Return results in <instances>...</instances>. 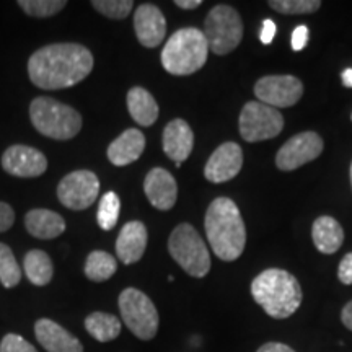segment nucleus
Segmentation results:
<instances>
[{
    "label": "nucleus",
    "instance_id": "obj_36",
    "mask_svg": "<svg viewBox=\"0 0 352 352\" xmlns=\"http://www.w3.org/2000/svg\"><path fill=\"white\" fill-rule=\"evenodd\" d=\"M276 23L270 19H266L263 21V28L261 33H259V39H261L263 44H271L272 39L276 36Z\"/></svg>",
    "mask_w": 352,
    "mask_h": 352
},
{
    "label": "nucleus",
    "instance_id": "obj_41",
    "mask_svg": "<svg viewBox=\"0 0 352 352\" xmlns=\"http://www.w3.org/2000/svg\"><path fill=\"white\" fill-rule=\"evenodd\" d=\"M351 183H352V164H351Z\"/></svg>",
    "mask_w": 352,
    "mask_h": 352
},
{
    "label": "nucleus",
    "instance_id": "obj_39",
    "mask_svg": "<svg viewBox=\"0 0 352 352\" xmlns=\"http://www.w3.org/2000/svg\"><path fill=\"white\" fill-rule=\"evenodd\" d=\"M175 6L184 8V10H195V8L202 6V2L201 0H176Z\"/></svg>",
    "mask_w": 352,
    "mask_h": 352
},
{
    "label": "nucleus",
    "instance_id": "obj_1",
    "mask_svg": "<svg viewBox=\"0 0 352 352\" xmlns=\"http://www.w3.org/2000/svg\"><path fill=\"white\" fill-rule=\"evenodd\" d=\"M94 69V54L77 43L43 46L28 60V76L34 87L60 90L85 80Z\"/></svg>",
    "mask_w": 352,
    "mask_h": 352
},
{
    "label": "nucleus",
    "instance_id": "obj_30",
    "mask_svg": "<svg viewBox=\"0 0 352 352\" xmlns=\"http://www.w3.org/2000/svg\"><path fill=\"white\" fill-rule=\"evenodd\" d=\"M267 6L283 15H308L321 7L320 0H270Z\"/></svg>",
    "mask_w": 352,
    "mask_h": 352
},
{
    "label": "nucleus",
    "instance_id": "obj_31",
    "mask_svg": "<svg viewBox=\"0 0 352 352\" xmlns=\"http://www.w3.org/2000/svg\"><path fill=\"white\" fill-rule=\"evenodd\" d=\"M91 7L108 19L122 20L129 16L134 2L132 0H94Z\"/></svg>",
    "mask_w": 352,
    "mask_h": 352
},
{
    "label": "nucleus",
    "instance_id": "obj_22",
    "mask_svg": "<svg viewBox=\"0 0 352 352\" xmlns=\"http://www.w3.org/2000/svg\"><path fill=\"white\" fill-rule=\"evenodd\" d=\"M311 239L316 250L323 254H333L342 246L344 241V232L336 219L323 215L314 222L311 227Z\"/></svg>",
    "mask_w": 352,
    "mask_h": 352
},
{
    "label": "nucleus",
    "instance_id": "obj_14",
    "mask_svg": "<svg viewBox=\"0 0 352 352\" xmlns=\"http://www.w3.org/2000/svg\"><path fill=\"white\" fill-rule=\"evenodd\" d=\"M243 166V152L236 142H226L214 151L204 168L210 183H226L235 178Z\"/></svg>",
    "mask_w": 352,
    "mask_h": 352
},
{
    "label": "nucleus",
    "instance_id": "obj_28",
    "mask_svg": "<svg viewBox=\"0 0 352 352\" xmlns=\"http://www.w3.org/2000/svg\"><path fill=\"white\" fill-rule=\"evenodd\" d=\"M120 209H121V199L120 196L114 191H108L107 195L101 197L98 206V214H96V220L98 226L103 230H111L116 227L118 219H120Z\"/></svg>",
    "mask_w": 352,
    "mask_h": 352
},
{
    "label": "nucleus",
    "instance_id": "obj_3",
    "mask_svg": "<svg viewBox=\"0 0 352 352\" xmlns=\"http://www.w3.org/2000/svg\"><path fill=\"white\" fill-rule=\"evenodd\" d=\"M254 302L276 320L289 318L302 303V287L290 272L284 270L263 271L252 284Z\"/></svg>",
    "mask_w": 352,
    "mask_h": 352
},
{
    "label": "nucleus",
    "instance_id": "obj_15",
    "mask_svg": "<svg viewBox=\"0 0 352 352\" xmlns=\"http://www.w3.org/2000/svg\"><path fill=\"white\" fill-rule=\"evenodd\" d=\"M134 30L144 47L160 46L166 34L164 13L153 3H142L134 13Z\"/></svg>",
    "mask_w": 352,
    "mask_h": 352
},
{
    "label": "nucleus",
    "instance_id": "obj_11",
    "mask_svg": "<svg viewBox=\"0 0 352 352\" xmlns=\"http://www.w3.org/2000/svg\"><path fill=\"white\" fill-rule=\"evenodd\" d=\"M254 95L271 108H289L302 98L303 85L294 76H267L256 82Z\"/></svg>",
    "mask_w": 352,
    "mask_h": 352
},
{
    "label": "nucleus",
    "instance_id": "obj_33",
    "mask_svg": "<svg viewBox=\"0 0 352 352\" xmlns=\"http://www.w3.org/2000/svg\"><path fill=\"white\" fill-rule=\"evenodd\" d=\"M13 222H15V212H13L12 206H8L7 202L0 201V233L7 232L8 228H12Z\"/></svg>",
    "mask_w": 352,
    "mask_h": 352
},
{
    "label": "nucleus",
    "instance_id": "obj_18",
    "mask_svg": "<svg viewBox=\"0 0 352 352\" xmlns=\"http://www.w3.org/2000/svg\"><path fill=\"white\" fill-rule=\"evenodd\" d=\"M34 336L47 352H83L82 342L50 318H41L34 323Z\"/></svg>",
    "mask_w": 352,
    "mask_h": 352
},
{
    "label": "nucleus",
    "instance_id": "obj_19",
    "mask_svg": "<svg viewBox=\"0 0 352 352\" xmlns=\"http://www.w3.org/2000/svg\"><path fill=\"white\" fill-rule=\"evenodd\" d=\"M148 233L147 228L139 220L127 222L121 228L120 235L116 240V254L121 263L134 264L144 256L145 248H147Z\"/></svg>",
    "mask_w": 352,
    "mask_h": 352
},
{
    "label": "nucleus",
    "instance_id": "obj_25",
    "mask_svg": "<svg viewBox=\"0 0 352 352\" xmlns=\"http://www.w3.org/2000/svg\"><path fill=\"white\" fill-rule=\"evenodd\" d=\"M85 329L100 342H109L121 334V321L104 311H94L87 316Z\"/></svg>",
    "mask_w": 352,
    "mask_h": 352
},
{
    "label": "nucleus",
    "instance_id": "obj_38",
    "mask_svg": "<svg viewBox=\"0 0 352 352\" xmlns=\"http://www.w3.org/2000/svg\"><path fill=\"white\" fill-rule=\"evenodd\" d=\"M341 320H342V323H344V327L352 331V300L347 303L344 308H342Z\"/></svg>",
    "mask_w": 352,
    "mask_h": 352
},
{
    "label": "nucleus",
    "instance_id": "obj_21",
    "mask_svg": "<svg viewBox=\"0 0 352 352\" xmlns=\"http://www.w3.org/2000/svg\"><path fill=\"white\" fill-rule=\"evenodd\" d=\"M25 228L34 239L52 240L65 232V220L50 209H33L25 215Z\"/></svg>",
    "mask_w": 352,
    "mask_h": 352
},
{
    "label": "nucleus",
    "instance_id": "obj_16",
    "mask_svg": "<svg viewBox=\"0 0 352 352\" xmlns=\"http://www.w3.org/2000/svg\"><path fill=\"white\" fill-rule=\"evenodd\" d=\"M144 191L151 204L158 210L173 209L178 197V184L165 168H152L144 179Z\"/></svg>",
    "mask_w": 352,
    "mask_h": 352
},
{
    "label": "nucleus",
    "instance_id": "obj_24",
    "mask_svg": "<svg viewBox=\"0 0 352 352\" xmlns=\"http://www.w3.org/2000/svg\"><path fill=\"white\" fill-rule=\"evenodd\" d=\"M23 267L30 283L38 285V287L50 284L52 274H54V267H52L50 254L43 252V250H32V252L26 253Z\"/></svg>",
    "mask_w": 352,
    "mask_h": 352
},
{
    "label": "nucleus",
    "instance_id": "obj_9",
    "mask_svg": "<svg viewBox=\"0 0 352 352\" xmlns=\"http://www.w3.org/2000/svg\"><path fill=\"white\" fill-rule=\"evenodd\" d=\"M239 122L240 134L246 142L272 139L284 129L283 114L261 101H248L241 109Z\"/></svg>",
    "mask_w": 352,
    "mask_h": 352
},
{
    "label": "nucleus",
    "instance_id": "obj_5",
    "mask_svg": "<svg viewBox=\"0 0 352 352\" xmlns=\"http://www.w3.org/2000/svg\"><path fill=\"white\" fill-rule=\"evenodd\" d=\"M30 120L39 134L56 140L76 138L82 129L80 113L50 96H38L32 101Z\"/></svg>",
    "mask_w": 352,
    "mask_h": 352
},
{
    "label": "nucleus",
    "instance_id": "obj_40",
    "mask_svg": "<svg viewBox=\"0 0 352 352\" xmlns=\"http://www.w3.org/2000/svg\"><path fill=\"white\" fill-rule=\"evenodd\" d=\"M342 83H344V87L347 88H352V69H346L344 72H342Z\"/></svg>",
    "mask_w": 352,
    "mask_h": 352
},
{
    "label": "nucleus",
    "instance_id": "obj_26",
    "mask_svg": "<svg viewBox=\"0 0 352 352\" xmlns=\"http://www.w3.org/2000/svg\"><path fill=\"white\" fill-rule=\"evenodd\" d=\"M118 271V263L113 254L107 252H91L87 256L85 261V276L94 283H104V280L111 279Z\"/></svg>",
    "mask_w": 352,
    "mask_h": 352
},
{
    "label": "nucleus",
    "instance_id": "obj_7",
    "mask_svg": "<svg viewBox=\"0 0 352 352\" xmlns=\"http://www.w3.org/2000/svg\"><path fill=\"white\" fill-rule=\"evenodd\" d=\"M204 36L214 54L226 56L235 51L243 38V21L230 6H215L204 21Z\"/></svg>",
    "mask_w": 352,
    "mask_h": 352
},
{
    "label": "nucleus",
    "instance_id": "obj_34",
    "mask_svg": "<svg viewBox=\"0 0 352 352\" xmlns=\"http://www.w3.org/2000/svg\"><path fill=\"white\" fill-rule=\"evenodd\" d=\"M338 277L342 284L351 285L352 284V253H347L338 267Z\"/></svg>",
    "mask_w": 352,
    "mask_h": 352
},
{
    "label": "nucleus",
    "instance_id": "obj_37",
    "mask_svg": "<svg viewBox=\"0 0 352 352\" xmlns=\"http://www.w3.org/2000/svg\"><path fill=\"white\" fill-rule=\"evenodd\" d=\"M256 352H296L292 347L287 344H283V342H266L263 344Z\"/></svg>",
    "mask_w": 352,
    "mask_h": 352
},
{
    "label": "nucleus",
    "instance_id": "obj_6",
    "mask_svg": "<svg viewBox=\"0 0 352 352\" xmlns=\"http://www.w3.org/2000/svg\"><path fill=\"white\" fill-rule=\"evenodd\" d=\"M168 252L189 276L204 277L210 271V254L197 230L189 223H179L168 239Z\"/></svg>",
    "mask_w": 352,
    "mask_h": 352
},
{
    "label": "nucleus",
    "instance_id": "obj_8",
    "mask_svg": "<svg viewBox=\"0 0 352 352\" xmlns=\"http://www.w3.org/2000/svg\"><path fill=\"white\" fill-rule=\"evenodd\" d=\"M120 311L127 329L142 341H151L158 331V311L153 302L139 289H124L120 296Z\"/></svg>",
    "mask_w": 352,
    "mask_h": 352
},
{
    "label": "nucleus",
    "instance_id": "obj_17",
    "mask_svg": "<svg viewBox=\"0 0 352 352\" xmlns=\"http://www.w3.org/2000/svg\"><path fill=\"white\" fill-rule=\"evenodd\" d=\"M162 144L165 155L171 158L176 166H182L195 147V132L184 120H173L165 126Z\"/></svg>",
    "mask_w": 352,
    "mask_h": 352
},
{
    "label": "nucleus",
    "instance_id": "obj_27",
    "mask_svg": "<svg viewBox=\"0 0 352 352\" xmlns=\"http://www.w3.org/2000/svg\"><path fill=\"white\" fill-rule=\"evenodd\" d=\"M20 280L21 270L10 246L0 243V283L6 289H13L20 284Z\"/></svg>",
    "mask_w": 352,
    "mask_h": 352
},
{
    "label": "nucleus",
    "instance_id": "obj_29",
    "mask_svg": "<svg viewBox=\"0 0 352 352\" xmlns=\"http://www.w3.org/2000/svg\"><path fill=\"white\" fill-rule=\"evenodd\" d=\"M19 6L26 15L34 19H50L67 6L65 0H20Z\"/></svg>",
    "mask_w": 352,
    "mask_h": 352
},
{
    "label": "nucleus",
    "instance_id": "obj_13",
    "mask_svg": "<svg viewBox=\"0 0 352 352\" xmlns=\"http://www.w3.org/2000/svg\"><path fill=\"white\" fill-rule=\"evenodd\" d=\"M2 168L19 178H38L47 170V158L43 152L28 145H12L2 155Z\"/></svg>",
    "mask_w": 352,
    "mask_h": 352
},
{
    "label": "nucleus",
    "instance_id": "obj_23",
    "mask_svg": "<svg viewBox=\"0 0 352 352\" xmlns=\"http://www.w3.org/2000/svg\"><path fill=\"white\" fill-rule=\"evenodd\" d=\"M127 109L138 124L148 127L158 120V104L151 91L142 87H134L127 91Z\"/></svg>",
    "mask_w": 352,
    "mask_h": 352
},
{
    "label": "nucleus",
    "instance_id": "obj_35",
    "mask_svg": "<svg viewBox=\"0 0 352 352\" xmlns=\"http://www.w3.org/2000/svg\"><path fill=\"white\" fill-rule=\"evenodd\" d=\"M290 43H292V50L294 51H302L303 47L307 46V43H308V28H307L305 25L297 26V28L294 30L292 39H290Z\"/></svg>",
    "mask_w": 352,
    "mask_h": 352
},
{
    "label": "nucleus",
    "instance_id": "obj_12",
    "mask_svg": "<svg viewBox=\"0 0 352 352\" xmlns=\"http://www.w3.org/2000/svg\"><path fill=\"white\" fill-rule=\"evenodd\" d=\"M321 152H323V139L316 132H302L280 147L276 157V165L284 171L297 170L320 157Z\"/></svg>",
    "mask_w": 352,
    "mask_h": 352
},
{
    "label": "nucleus",
    "instance_id": "obj_4",
    "mask_svg": "<svg viewBox=\"0 0 352 352\" xmlns=\"http://www.w3.org/2000/svg\"><path fill=\"white\" fill-rule=\"evenodd\" d=\"M209 44L197 28H183L173 33L162 51V65L171 76H191L204 67Z\"/></svg>",
    "mask_w": 352,
    "mask_h": 352
},
{
    "label": "nucleus",
    "instance_id": "obj_32",
    "mask_svg": "<svg viewBox=\"0 0 352 352\" xmlns=\"http://www.w3.org/2000/svg\"><path fill=\"white\" fill-rule=\"evenodd\" d=\"M0 352H38V349L20 334L8 333L0 341Z\"/></svg>",
    "mask_w": 352,
    "mask_h": 352
},
{
    "label": "nucleus",
    "instance_id": "obj_20",
    "mask_svg": "<svg viewBox=\"0 0 352 352\" xmlns=\"http://www.w3.org/2000/svg\"><path fill=\"white\" fill-rule=\"evenodd\" d=\"M144 151L145 135L135 127H131L109 144L107 155L114 166H126L139 160Z\"/></svg>",
    "mask_w": 352,
    "mask_h": 352
},
{
    "label": "nucleus",
    "instance_id": "obj_10",
    "mask_svg": "<svg viewBox=\"0 0 352 352\" xmlns=\"http://www.w3.org/2000/svg\"><path fill=\"white\" fill-rule=\"evenodd\" d=\"M100 192V179L94 171L77 170L64 176L57 186L60 204L70 210H85L96 201Z\"/></svg>",
    "mask_w": 352,
    "mask_h": 352
},
{
    "label": "nucleus",
    "instance_id": "obj_2",
    "mask_svg": "<svg viewBox=\"0 0 352 352\" xmlns=\"http://www.w3.org/2000/svg\"><path fill=\"white\" fill-rule=\"evenodd\" d=\"M206 235L215 256L222 261H235L241 256L246 243L245 222L239 206L228 197L210 202L204 219Z\"/></svg>",
    "mask_w": 352,
    "mask_h": 352
}]
</instances>
